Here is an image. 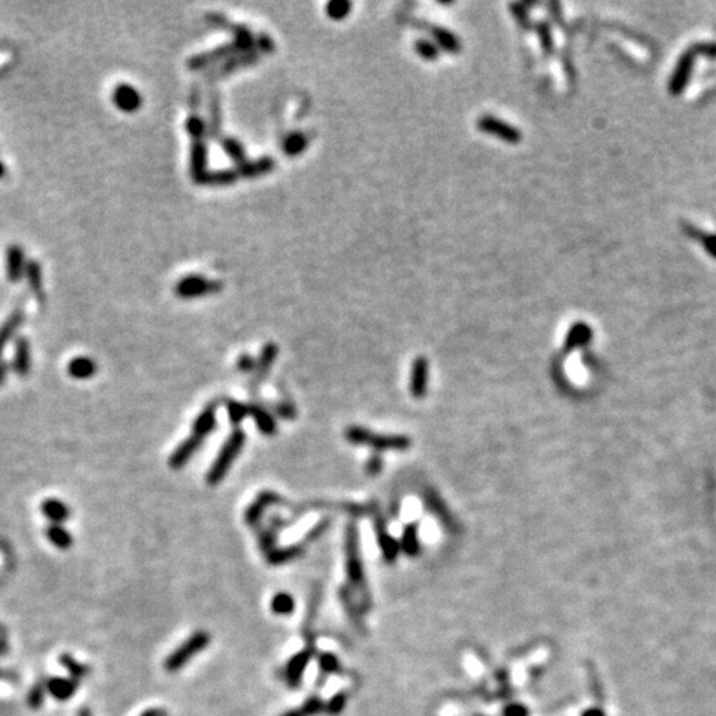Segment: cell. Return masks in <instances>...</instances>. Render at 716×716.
Listing matches in <instances>:
<instances>
[{
	"label": "cell",
	"instance_id": "obj_47",
	"mask_svg": "<svg viewBox=\"0 0 716 716\" xmlns=\"http://www.w3.org/2000/svg\"><path fill=\"white\" fill-rule=\"evenodd\" d=\"M415 50H417L418 55L424 60H436L438 57H440V52H438L435 43L428 42V40H418V42L415 43Z\"/></svg>",
	"mask_w": 716,
	"mask_h": 716
},
{
	"label": "cell",
	"instance_id": "obj_29",
	"mask_svg": "<svg viewBox=\"0 0 716 716\" xmlns=\"http://www.w3.org/2000/svg\"><path fill=\"white\" fill-rule=\"evenodd\" d=\"M683 231L687 232L689 237L695 239V241L700 242V244L705 247V251L708 252V255H711V258L716 259V234L701 232L700 229H696L695 225H692V224H685L683 225Z\"/></svg>",
	"mask_w": 716,
	"mask_h": 716
},
{
	"label": "cell",
	"instance_id": "obj_15",
	"mask_svg": "<svg viewBox=\"0 0 716 716\" xmlns=\"http://www.w3.org/2000/svg\"><path fill=\"white\" fill-rule=\"evenodd\" d=\"M419 25H422L419 29H426L428 32L433 35V38L436 40L438 45H440L441 48H445L446 52L458 53L459 50H461V42H459V38L453 32H451V30L443 29V27L422 24V22H419Z\"/></svg>",
	"mask_w": 716,
	"mask_h": 716
},
{
	"label": "cell",
	"instance_id": "obj_19",
	"mask_svg": "<svg viewBox=\"0 0 716 716\" xmlns=\"http://www.w3.org/2000/svg\"><path fill=\"white\" fill-rule=\"evenodd\" d=\"M216 410H218V405L216 403H211L207 405L204 410H202V413L199 415V417L194 419L193 423V435L201 438V440H204V438L209 435L211 431H214L216 428Z\"/></svg>",
	"mask_w": 716,
	"mask_h": 716
},
{
	"label": "cell",
	"instance_id": "obj_57",
	"mask_svg": "<svg viewBox=\"0 0 716 716\" xmlns=\"http://www.w3.org/2000/svg\"><path fill=\"white\" fill-rule=\"evenodd\" d=\"M511 10L514 12V17L521 22V24H523V25L528 24V13H525L524 7L521 6V3H519V6H516V3H514V6H511Z\"/></svg>",
	"mask_w": 716,
	"mask_h": 716
},
{
	"label": "cell",
	"instance_id": "obj_42",
	"mask_svg": "<svg viewBox=\"0 0 716 716\" xmlns=\"http://www.w3.org/2000/svg\"><path fill=\"white\" fill-rule=\"evenodd\" d=\"M305 148H307V138H305L304 133L300 131L290 135L284 143V151L285 154H289V156H295V154L302 153Z\"/></svg>",
	"mask_w": 716,
	"mask_h": 716
},
{
	"label": "cell",
	"instance_id": "obj_30",
	"mask_svg": "<svg viewBox=\"0 0 716 716\" xmlns=\"http://www.w3.org/2000/svg\"><path fill=\"white\" fill-rule=\"evenodd\" d=\"M378 542L380 549L383 552V559L387 560V562H393V560L396 559L398 552L401 549L400 542L395 541V539L387 532V529H385L383 525H378Z\"/></svg>",
	"mask_w": 716,
	"mask_h": 716
},
{
	"label": "cell",
	"instance_id": "obj_12",
	"mask_svg": "<svg viewBox=\"0 0 716 716\" xmlns=\"http://www.w3.org/2000/svg\"><path fill=\"white\" fill-rule=\"evenodd\" d=\"M6 265L8 282H12V284L20 282L25 274V254L19 244H10L7 247Z\"/></svg>",
	"mask_w": 716,
	"mask_h": 716
},
{
	"label": "cell",
	"instance_id": "obj_34",
	"mask_svg": "<svg viewBox=\"0 0 716 716\" xmlns=\"http://www.w3.org/2000/svg\"><path fill=\"white\" fill-rule=\"evenodd\" d=\"M274 501H277L276 494H272V493L260 494V496L255 499V502L251 504L249 509L246 511V521H247V523H249V524L255 523V521H258L259 517L262 516V511L265 509V507H267L269 504L274 502Z\"/></svg>",
	"mask_w": 716,
	"mask_h": 716
},
{
	"label": "cell",
	"instance_id": "obj_25",
	"mask_svg": "<svg viewBox=\"0 0 716 716\" xmlns=\"http://www.w3.org/2000/svg\"><path fill=\"white\" fill-rule=\"evenodd\" d=\"M96 373V364L88 357H75L68 364V375L77 380H88Z\"/></svg>",
	"mask_w": 716,
	"mask_h": 716
},
{
	"label": "cell",
	"instance_id": "obj_23",
	"mask_svg": "<svg viewBox=\"0 0 716 716\" xmlns=\"http://www.w3.org/2000/svg\"><path fill=\"white\" fill-rule=\"evenodd\" d=\"M40 509H42L47 519L52 521V524H60L70 517V507L64 501L55 498L45 499L42 506H40Z\"/></svg>",
	"mask_w": 716,
	"mask_h": 716
},
{
	"label": "cell",
	"instance_id": "obj_62",
	"mask_svg": "<svg viewBox=\"0 0 716 716\" xmlns=\"http://www.w3.org/2000/svg\"><path fill=\"white\" fill-rule=\"evenodd\" d=\"M6 171H7V170H6V165H3V163L0 161V179H2L3 176H6Z\"/></svg>",
	"mask_w": 716,
	"mask_h": 716
},
{
	"label": "cell",
	"instance_id": "obj_35",
	"mask_svg": "<svg viewBox=\"0 0 716 716\" xmlns=\"http://www.w3.org/2000/svg\"><path fill=\"white\" fill-rule=\"evenodd\" d=\"M186 130H188L193 141H202L207 135L206 121L201 118V114H199L196 110H194V112L189 114V118L186 119Z\"/></svg>",
	"mask_w": 716,
	"mask_h": 716
},
{
	"label": "cell",
	"instance_id": "obj_40",
	"mask_svg": "<svg viewBox=\"0 0 716 716\" xmlns=\"http://www.w3.org/2000/svg\"><path fill=\"white\" fill-rule=\"evenodd\" d=\"M271 607H272V612L277 613V616H289V613L294 612L295 602L289 594L281 592V594L274 595Z\"/></svg>",
	"mask_w": 716,
	"mask_h": 716
},
{
	"label": "cell",
	"instance_id": "obj_32",
	"mask_svg": "<svg viewBox=\"0 0 716 716\" xmlns=\"http://www.w3.org/2000/svg\"><path fill=\"white\" fill-rule=\"evenodd\" d=\"M221 131V100L219 93L216 90L211 91L209 95V126H207V135L218 136Z\"/></svg>",
	"mask_w": 716,
	"mask_h": 716
},
{
	"label": "cell",
	"instance_id": "obj_31",
	"mask_svg": "<svg viewBox=\"0 0 716 716\" xmlns=\"http://www.w3.org/2000/svg\"><path fill=\"white\" fill-rule=\"evenodd\" d=\"M400 547L403 549L408 555H417L419 551V537H418V524L411 523L403 529V534H401V542Z\"/></svg>",
	"mask_w": 716,
	"mask_h": 716
},
{
	"label": "cell",
	"instance_id": "obj_50",
	"mask_svg": "<svg viewBox=\"0 0 716 716\" xmlns=\"http://www.w3.org/2000/svg\"><path fill=\"white\" fill-rule=\"evenodd\" d=\"M318 663H320V669L324 670L325 673H334V671L338 670V658L331 655V653H324V655H320Z\"/></svg>",
	"mask_w": 716,
	"mask_h": 716
},
{
	"label": "cell",
	"instance_id": "obj_61",
	"mask_svg": "<svg viewBox=\"0 0 716 716\" xmlns=\"http://www.w3.org/2000/svg\"><path fill=\"white\" fill-rule=\"evenodd\" d=\"M282 716H304V713H302V710H292V711H287V713Z\"/></svg>",
	"mask_w": 716,
	"mask_h": 716
},
{
	"label": "cell",
	"instance_id": "obj_52",
	"mask_svg": "<svg viewBox=\"0 0 716 716\" xmlns=\"http://www.w3.org/2000/svg\"><path fill=\"white\" fill-rule=\"evenodd\" d=\"M345 701H347V695L338 693V695H335L329 703H327V710H329L330 713L337 715L345 708Z\"/></svg>",
	"mask_w": 716,
	"mask_h": 716
},
{
	"label": "cell",
	"instance_id": "obj_4",
	"mask_svg": "<svg viewBox=\"0 0 716 716\" xmlns=\"http://www.w3.org/2000/svg\"><path fill=\"white\" fill-rule=\"evenodd\" d=\"M223 290V282L209 281L204 276H186L174 285V294L179 299H196L204 295L219 294Z\"/></svg>",
	"mask_w": 716,
	"mask_h": 716
},
{
	"label": "cell",
	"instance_id": "obj_41",
	"mask_svg": "<svg viewBox=\"0 0 716 716\" xmlns=\"http://www.w3.org/2000/svg\"><path fill=\"white\" fill-rule=\"evenodd\" d=\"M221 144H223V149L225 153H228V156L234 159V161L237 163L239 165H242V163L247 161L246 158V151H244V146H242L241 143H239L237 140L234 138H225L221 141Z\"/></svg>",
	"mask_w": 716,
	"mask_h": 716
},
{
	"label": "cell",
	"instance_id": "obj_2",
	"mask_svg": "<svg viewBox=\"0 0 716 716\" xmlns=\"http://www.w3.org/2000/svg\"><path fill=\"white\" fill-rule=\"evenodd\" d=\"M244 443H246V433L242 430H236L229 435L228 441L223 445L219 454L216 456L214 463H212V466L209 468V471H207V475H206L207 484L216 486L224 479L225 475H228V471L231 470V464L234 463V459H236L239 456V453H241Z\"/></svg>",
	"mask_w": 716,
	"mask_h": 716
},
{
	"label": "cell",
	"instance_id": "obj_58",
	"mask_svg": "<svg viewBox=\"0 0 716 716\" xmlns=\"http://www.w3.org/2000/svg\"><path fill=\"white\" fill-rule=\"evenodd\" d=\"M581 716H607V715H605V711L600 708V706H594V708H587L586 711H582Z\"/></svg>",
	"mask_w": 716,
	"mask_h": 716
},
{
	"label": "cell",
	"instance_id": "obj_24",
	"mask_svg": "<svg viewBox=\"0 0 716 716\" xmlns=\"http://www.w3.org/2000/svg\"><path fill=\"white\" fill-rule=\"evenodd\" d=\"M592 338V329L587 324H582V322H579V324H576L572 327V329L569 330L567 337H565V343H564V350L565 352H572L574 348L577 347H583V345H587L590 342Z\"/></svg>",
	"mask_w": 716,
	"mask_h": 716
},
{
	"label": "cell",
	"instance_id": "obj_13",
	"mask_svg": "<svg viewBox=\"0 0 716 716\" xmlns=\"http://www.w3.org/2000/svg\"><path fill=\"white\" fill-rule=\"evenodd\" d=\"M13 371L19 377H27L32 366V355H30V342L27 337H19L15 340V350H13Z\"/></svg>",
	"mask_w": 716,
	"mask_h": 716
},
{
	"label": "cell",
	"instance_id": "obj_51",
	"mask_svg": "<svg viewBox=\"0 0 716 716\" xmlns=\"http://www.w3.org/2000/svg\"><path fill=\"white\" fill-rule=\"evenodd\" d=\"M322 708H324V703H322L320 698L317 696H312L308 698L307 701H305V705L302 706V713L304 716H308V715H315L320 711Z\"/></svg>",
	"mask_w": 716,
	"mask_h": 716
},
{
	"label": "cell",
	"instance_id": "obj_48",
	"mask_svg": "<svg viewBox=\"0 0 716 716\" xmlns=\"http://www.w3.org/2000/svg\"><path fill=\"white\" fill-rule=\"evenodd\" d=\"M537 30V35L539 38H541V45L546 52H551L552 50V33H551V27L549 24H537L536 27Z\"/></svg>",
	"mask_w": 716,
	"mask_h": 716
},
{
	"label": "cell",
	"instance_id": "obj_3",
	"mask_svg": "<svg viewBox=\"0 0 716 716\" xmlns=\"http://www.w3.org/2000/svg\"><path fill=\"white\" fill-rule=\"evenodd\" d=\"M211 642V635L204 630L194 632V634L189 636L188 640H184L183 643L179 645L174 652L170 653V657L166 658L165 669L167 671H178L183 669V666L191 660L193 657H196L197 653H201L207 645Z\"/></svg>",
	"mask_w": 716,
	"mask_h": 716
},
{
	"label": "cell",
	"instance_id": "obj_38",
	"mask_svg": "<svg viewBox=\"0 0 716 716\" xmlns=\"http://www.w3.org/2000/svg\"><path fill=\"white\" fill-rule=\"evenodd\" d=\"M277 352H278L277 347L274 343H267L262 348V353H260V358L258 360V366H255V370H258V375L260 378H262L264 375H267L269 368H271L274 360H276Z\"/></svg>",
	"mask_w": 716,
	"mask_h": 716
},
{
	"label": "cell",
	"instance_id": "obj_21",
	"mask_svg": "<svg viewBox=\"0 0 716 716\" xmlns=\"http://www.w3.org/2000/svg\"><path fill=\"white\" fill-rule=\"evenodd\" d=\"M22 322H24V312H22V308H17V311H13L10 315L7 317V320L0 325V357H2L3 350H6L7 343L13 338L17 330L20 329Z\"/></svg>",
	"mask_w": 716,
	"mask_h": 716
},
{
	"label": "cell",
	"instance_id": "obj_46",
	"mask_svg": "<svg viewBox=\"0 0 716 716\" xmlns=\"http://www.w3.org/2000/svg\"><path fill=\"white\" fill-rule=\"evenodd\" d=\"M47 693V683H37L35 687L30 689L29 696H27V703L32 710H38L42 706L43 698H45Z\"/></svg>",
	"mask_w": 716,
	"mask_h": 716
},
{
	"label": "cell",
	"instance_id": "obj_55",
	"mask_svg": "<svg viewBox=\"0 0 716 716\" xmlns=\"http://www.w3.org/2000/svg\"><path fill=\"white\" fill-rule=\"evenodd\" d=\"M258 43H259L260 50L265 52V53H271V52L276 50V45H274L272 38L269 37V35H265V33L260 35L259 40H258Z\"/></svg>",
	"mask_w": 716,
	"mask_h": 716
},
{
	"label": "cell",
	"instance_id": "obj_49",
	"mask_svg": "<svg viewBox=\"0 0 716 716\" xmlns=\"http://www.w3.org/2000/svg\"><path fill=\"white\" fill-rule=\"evenodd\" d=\"M692 50L695 55H703V57H706V59H716V43L715 42L695 43Z\"/></svg>",
	"mask_w": 716,
	"mask_h": 716
},
{
	"label": "cell",
	"instance_id": "obj_37",
	"mask_svg": "<svg viewBox=\"0 0 716 716\" xmlns=\"http://www.w3.org/2000/svg\"><path fill=\"white\" fill-rule=\"evenodd\" d=\"M60 663H61V666L66 669V671L73 676V680H77V682L80 678H85V676L90 673V669H88L87 665H83V663L75 660V658L72 655H68V653H64V655L60 657Z\"/></svg>",
	"mask_w": 716,
	"mask_h": 716
},
{
	"label": "cell",
	"instance_id": "obj_17",
	"mask_svg": "<svg viewBox=\"0 0 716 716\" xmlns=\"http://www.w3.org/2000/svg\"><path fill=\"white\" fill-rule=\"evenodd\" d=\"M206 166H207L206 141L204 140L193 141L191 143V163H189V167H191V176L196 183L206 174Z\"/></svg>",
	"mask_w": 716,
	"mask_h": 716
},
{
	"label": "cell",
	"instance_id": "obj_36",
	"mask_svg": "<svg viewBox=\"0 0 716 716\" xmlns=\"http://www.w3.org/2000/svg\"><path fill=\"white\" fill-rule=\"evenodd\" d=\"M229 29L234 33V45H236L239 53H244L252 47V42H254V37L249 32V29L244 25H231L229 24Z\"/></svg>",
	"mask_w": 716,
	"mask_h": 716
},
{
	"label": "cell",
	"instance_id": "obj_44",
	"mask_svg": "<svg viewBox=\"0 0 716 716\" xmlns=\"http://www.w3.org/2000/svg\"><path fill=\"white\" fill-rule=\"evenodd\" d=\"M228 413H229V419H231V423L239 424L242 419L247 417V415H249V406L244 403H239V401L229 400L228 401Z\"/></svg>",
	"mask_w": 716,
	"mask_h": 716
},
{
	"label": "cell",
	"instance_id": "obj_18",
	"mask_svg": "<svg viewBox=\"0 0 716 716\" xmlns=\"http://www.w3.org/2000/svg\"><path fill=\"white\" fill-rule=\"evenodd\" d=\"M312 658V650H302L297 655H294L287 663V680L292 687H297L302 680V675L305 669H307L308 662Z\"/></svg>",
	"mask_w": 716,
	"mask_h": 716
},
{
	"label": "cell",
	"instance_id": "obj_26",
	"mask_svg": "<svg viewBox=\"0 0 716 716\" xmlns=\"http://www.w3.org/2000/svg\"><path fill=\"white\" fill-rule=\"evenodd\" d=\"M45 536L48 541H50L53 546L57 547V549H61V551H66L72 547L73 544V537L72 534L66 530L64 525L61 524H50L48 528L45 529Z\"/></svg>",
	"mask_w": 716,
	"mask_h": 716
},
{
	"label": "cell",
	"instance_id": "obj_5",
	"mask_svg": "<svg viewBox=\"0 0 716 716\" xmlns=\"http://www.w3.org/2000/svg\"><path fill=\"white\" fill-rule=\"evenodd\" d=\"M477 128L483 133H486V135L496 136V138L506 141V143L514 144L523 140L519 128L512 126L509 123L499 119L498 117H493V114H484V117L477 119Z\"/></svg>",
	"mask_w": 716,
	"mask_h": 716
},
{
	"label": "cell",
	"instance_id": "obj_9",
	"mask_svg": "<svg viewBox=\"0 0 716 716\" xmlns=\"http://www.w3.org/2000/svg\"><path fill=\"white\" fill-rule=\"evenodd\" d=\"M113 103L117 105V108L121 110V112L135 113L141 108L143 98H141L140 91L133 85L119 83V85L114 87L113 90Z\"/></svg>",
	"mask_w": 716,
	"mask_h": 716
},
{
	"label": "cell",
	"instance_id": "obj_60",
	"mask_svg": "<svg viewBox=\"0 0 716 716\" xmlns=\"http://www.w3.org/2000/svg\"><path fill=\"white\" fill-rule=\"evenodd\" d=\"M141 716H166V711L165 710H159V708H149L146 710L141 713Z\"/></svg>",
	"mask_w": 716,
	"mask_h": 716
},
{
	"label": "cell",
	"instance_id": "obj_33",
	"mask_svg": "<svg viewBox=\"0 0 716 716\" xmlns=\"http://www.w3.org/2000/svg\"><path fill=\"white\" fill-rule=\"evenodd\" d=\"M249 415L254 417L255 424H258V428L264 433V435H272V433L276 431V422H274L272 415L267 413L264 408L255 405L249 406Z\"/></svg>",
	"mask_w": 716,
	"mask_h": 716
},
{
	"label": "cell",
	"instance_id": "obj_10",
	"mask_svg": "<svg viewBox=\"0 0 716 716\" xmlns=\"http://www.w3.org/2000/svg\"><path fill=\"white\" fill-rule=\"evenodd\" d=\"M428 380H430V364L424 357H418L411 365L410 377V391L415 398H423L428 391Z\"/></svg>",
	"mask_w": 716,
	"mask_h": 716
},
{
	"label": "cell",
	"instance_id": "obj_43",
	"mask_svg": "<svg viewBox=\"0 0 716 716\" xmlns=\"http://www.w3.org/2000/svg\"><path fill=\"white\" fill-rule=\"evenodd\" d=\"M350 10H352L350 2H330V3H327V7H325L327 15L334 20L345 19V17L350 13Z\"/></svg>",
	"mask_w": 716,
	"mask_h": 716
},
{
	"label": "cell",
	"instance_id": "obj_28",
	"mask_svg": "<svg viewBox=\"0 0 716 716\" xmlns=\"http://www.w3.org/2000/svg\"><path fill=\"white\" fill-rule=\"evenodd\" d=\"M239 179V174L236 170H219V171H206V174L202 176L201 179L197 181L199 184H209V186H228L236 183Z\"/></svg>",
	"mask_w": 716,
	"mask_h": 716
},
{
	"label": "cell",
	"instance_id": "obj_45",
	"mask_svg": "<svg viewBox=\"0 0 716 716\" xmlns=\"http://www.w3.org/2000/svg\"><path fill=\"white\" fill-rule=\"evenodd\" d=\"M426 502H428V506H430V509H431L433 512H436V514L440 516L441 519H443V523H445V524L451 525V521H453V519H451V517H449V512H448V509H446V507L443 506V502L440 501V498H436V494L428 493V494H426Z\"/></svg>",
	"mask_w": 716,
	"mask_h": 716
},
{
	"label": "cell",
	"instance_id": "obj_59",
	"mask_svg": "<svg viewBox=\"0 0 716 716\" xmlns=\"http://www.w3.org/2000/svg\"><path fill=\"white\" fill-rule=\"evenodd\" d=\"M7 375H8V364L7 361L0 360V385L6 382Z\"/></svg>",
	"mask_w": 716,
	"mask_h": 716
},
{
	"label": "cell",
	"instance_id": "obj_16",
	"mask_svg": "<svg viewBox=\"0 0 716 716\" xmlns=\"http://www.w3.org/2000/svg\"><path fill=\"white\" fill-rule=\"evenodd\" d=\"M274 167H276V163L271 156L259 158L255 161H246L242 165L236 167L239 178H258V176H264L267 172H271Z\"/></svg>",
	"mask_w": 716,
	"mask_h": 716
},
{
	"label": "cell",
	"instance_id": "obj_56",
	"mask_svg": "<svg viewBox=\"0 0 716 716\" xmlns=\"http://www.w3.org/2000/svg\"><path fill=\"white\" fill-rule=\"evenodd\" d=\"M366 471H368L370 475H377V472L382 471V459L378 456L370 458L368 463H366Z\"/></svg>",
	"mask_w": 716,
	"mask_h": 716
},
{
	"label": "cell",
	"instance_id": "obj_22",
	"mask_svg": "<svg viewBox=\"0 0 716 716\" xmlns=\"http://www.w3.org/2000/svg\"><path fill=\"white\" fill-rule=\"evenodd\" d=\"M255 60H258V55H252V53H241L239 57L234 55L229 60H225V64H223L221 66H214V68L211 70V73L207 75V78L223 77V75L231 73V72H234V70L241 68V66L254 64Z\"/></svg>",
	"mask_w": 716,
	"mask_h": 716
},
{
	"label": "cell",
	"instance_id": "obj_27",
	"mask_svg": "<svg viewBox=\"0 0 716 716\" xmlns=\"http://www.w3.org/2000/svg\"><path fill=\"white\" fill-rule=\"evenodd\" d=\"M586 671H587V683H589L590 695L595 700V703L602 705V703L605 701V692H604L602 680H600L599 670H597V666L594 665V663L587 662L586 663Z\"/></svg>",
	"mask_w": 716,
	"mask_h": 716
},
{
	"label": "cell",
	"instance_id": "obj_1",
	"mask_svg": "<svg viewBox=\"0 0 716 716\" xmlns=\"http://www.w3.org/2000/svg\"><path fill=\"white\" fill-rule=\"evenodd\" d=\"M345 438L353 445H366L380 451H405L411 446V440L403 435H380L366 430L364 426H348Z\"/></svg>",
	"mask_w": 716,
	"mask_h": 716
},
{
	"label": "cell",
	"instance_id": "obj_8",
	"mask_svg": "<svg viewBox=\"0 0 716 716\" xmlns=\"http://www.w3.org/2000/svg\"><path fill=\"white\" fill-rule=\"evenodd\" d=\"M237 48L234 43H229V45H223L214 48V50H209L206 53H199V55H194L188 60L189 70H202V68H214V64H218L221 60H229L231 57L237 55ZM241 55V53H239Z\"/></svg>",
	"mask_w": 716,
	"mask_h": 716
},
{
	"label": "cell",
	"instance_id": "obj_6",
	"mask_svg": "<svg viewBox=\"0 0 716 716\" xmlns=\"http://www.w3.org/2000/svg\"><path fill=\"white\" fill-rule=\"evenodd\" d=\"M347 569L348 577L355 586L364 583V569H361L360 546H358V530L353 524L347 530Z\"/></svg>",
	"mask_w": 716,
	"mask_h": 716
},
{
	"label": "cell",
	"instance_id": "obj_11",
	"mask_svg": "<svg viewBox=\"0 0 716 716\" xmlns=\"http://www.w3.org/2000/svg\"><path fill=\"white\" fill-rule=\"evenodd\" d=\"M202 441L204 440H201V438H197L194 435L186 438L183 443H181L178 448L172 451V454L170 456V461L167 463H170L171 470H181V468H184L186 464L189 463V459L196 454V451L201 448Z\"/></svg>",
	"mask_w": 716,
	"mask_h": 716
},
{
	"label": "cell",
	"instance_id": "obj_20",
	"mask_svg": "<svg viewBox=\"0 0 716 716\" xmlns=\"http://www.w3.org/2000/svg\"><path fill=\"white\" fill-rule=\"evenodd\" d=\"M47 692L50 693L53 698L64 701L70 700L75 693H77L78 682L73 678H50L47 680Z\"/></svg>",
	"mask_w": 716,
	"mask_h": 716
},
{
	"label": "cell",
	"instance_id": "obj_7",
	"mask_svg": "<svg viewBox=\"0 0 716 716\" xmlns=\"http://www.w3.org/2000/svg\"><path fill=\"white\" fill-rule=\"evenodd\" d=\"M695 57L696 55L693 53V50H687L682 57H680L678 64H676L669 83V91L673 96L680 95V93L685 90V87H687L688 80L692 77L693 65H695Z\"/></svg>",
	"mask_w": 716,
	"mask_h": 716
},
{
	"label": "cell",
	"instance_id": "obj_54",
	"mask_svg": "<svg viewBox=\"0 0 716 716\" xmlns=\"http://www.w3.org/2000/svg\"><path fill=\"white\" fill-rule=\"evenodd\" d=\"M255 366H258V361H255L251 355H242L237 360V368L246 371V373H249V371L254 370Z\"/></svg>",
	"mask_w": 716,
	"mask_h": 716
},
{
	"label": "cell",
	"instance_id": "obj_14",
	"mask_svg": "<svg viewBox=\"0 0 716 716\" xmlns=\"http://www.w3.org/2000/svg\"><path fill=\"white\" fill-rule=\"evenodd\" d=\"M25 278L27 284H29V289L32 292V295L38 302H43L45 300V289H43V274H42V264L38 260L30 259L27 260L25 264Z\"/></svg>",
	"mask_w": 716,
	"mask_h": 716
},
{
	"label": "cell",
	"instance_id": "obj_53",
	"mask_svg": "<svg viewBox=\"0 0 716 716\" xmlns=\"http://www.w3.org/2000/svg\"><path fill=\"white\" fill-rule=\"evenodd\" d=\"M504 716H529V710L521 703H511L502 710Z\"/></svg>",
	"mask_w": 716,
	"mask_h": 716
},
{
	"label": "cell",
	"instance_id": "obj_63",
	"mask_svg": "<svg viewBox=\"0 0 716 716\" xmlns=\"http://www.w3.org/2000/svg\"><path fill=\"white\" fill-rule=\"evenodd\" d=\"M78 716H91V713H90V710H88V708H83V710L78 711Z\"/></svg>",
	"mask_w": 716,
	"mask_h": 716
},
{
	"label": "cell",
	"instance_id": "obj_39",
	"mask_svg": "<svg viewBox=\"0 0 716 716\" xmlns=\"http://www.w3.org/2000/svg\"><path fill=\"white\" fill-rule=\"evenodd\" d=\"M302 552V546H292V547H284V549H272L269 551L267 560L271 564H284L287 560L295 559V557L300 555Z\"/></svg>",
	"mask_w": 716,
	"mask_h": 716
}]
</instances>
